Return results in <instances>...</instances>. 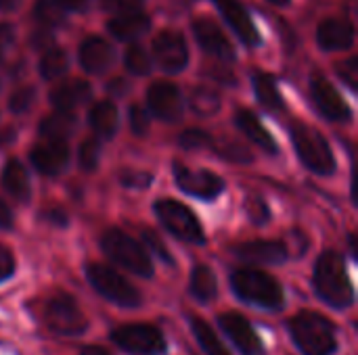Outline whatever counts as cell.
<instances>
[{
	"label": "cell",
	"instance_id": "1",
	"mask_svg": "<svg viewBox=\"0 0 358 355\" xmlns=\"http://www.w3.org/2000/svg\"><path fill=\"white\" fill-rule=\"evenodd\" d=\"M315 291L336 310H346L355 303V287L348 276L344 257L338 251H323L315 264Z\"/></svg>",
	"mask_w": 358,
	"mask_h": 355
},
{
	"label": "cell",
	"instance_id": "2",
	"mask_svg": "<svg viewBox=\"0 0 358 355\" xmlns=\"http://www.w3.org/2000/svg\"><path fill=\"white\" fill-rule=\"evenodd\" d=\"M296 347L304 355H334L338 352L336 324L323 314L302 310L287 322Z\"/></svg>",
	"mask_w": 358,
	"mask_h": 355
},
{
	"label": "cell",
	"instance_id": "3",
	"mask_svg": "<svg viewBox=\"0 0 358 355\" xmlns=\"http://www.w3.org/2000/svg\"><path fill=\"white\" fill-rule=\"evenodd\" d=\"M231 287L235 295L256 308L279 312L285 305V293L277 278L256 268H239L231 276Z\"/></svg>",
	"mask_w": 358,
	"mask_h": 355
},
{
	"label": "cell",
	"instance_id": "4",
	"mask_svg": "<svg viewBox=\"0 0 358 355\" xmlns=\"http://www.w3.org/2000/svg\"><path fill=\"white\" fill-rule=\"evenodd\" d=\"M101 249L111 262H115L124 270H128L141 278L153 276V262H151L149 253L145 251V247L138 241H134L124 230L109 228L107 232H103Z\"/></svg>",
	"mask_w": 358,
	"mask_h": 355
},
{
	"label": "cell",
	"instance_id": "5",
	"mask_svg": "<svg viewBox=\"0 0 358 355\" xmlns=\"http://www.w3.org/2000/svg\"><path fill=\"white\" fill-rule=\"evenodd\" d=\"M86 278H88L90 287L103 299H107L120 308L134 310L143 303L141 291L130 280H126L120 272H115L113 268H109L105 264H88Z\"/></svg>",
	"mask_w": 358,
	"mask_h": 355
},
{
	"label": "cell",
	"instance_id": "6",
	"mask_svg": "<svg viewBox=\"0 0 358 355\" xmlns=\"http://www.w3.org/2000/svg\"><path fill=\"white\" fill-rule=\"evenodd\" d=\"M292 140H294V146H296L300 161L310 172H315L319 176H329L336 172L334 151L319 130H315L306 123H294Z\"/></svg>",
	"mask_w": 358,
	"mask_h": 355
},
{
	"label": "cell",
	"instance_id": "7",
	"mask_svg": "<svg viewBox=\"0 0 358 355\" xmlns=\"http://www.w3.org/2000/svg\"><path fill=\"white\" fill-rule=\"evenodd\" d=\"M153 211L157 216V220L164 224V228L174 234L178 241L189 243V245H203L206 243V234L203 228L197 220V216L180 201L174 199H162L155 201Z\"/></svg>",
	"mask_w": 358,
	"mask_h": 355
},
{
	"label": "cell",
	"instance_id": "8",
	"mask_svg": "<svg viewBox=\"0 0 358 355\" xmlns=\"http://www.w3.org/2000/svg\"><path fill=\"white\" fill-rule=\"evenodd\" d=\"M44 322L52 333L61 337H78L88 328V320L78 301L63 291L48 297L44 305Z\"/></svg>",
	"mask_w": 358,
	"mask_h": 355
},
{
	"label": "cell",
	"instance_id": "9",
	"mask_svg": "<svg viewBox=\"0 0 358 355\" xmlns=\"http://www.w3.org/2000/svg\"><path fill=\"white\" fill-rule=\"evenodd\" d=\"M111 341L130 355H162L168 349L164 333L147 322L122 324L111 333Z\"/></svg>",
	"mask_w": 358,
	"mask_h": 355
},
{
	"label": "cell",
	"instance_id": "10",
	"mask_svg": "<svg viewBox=\"0 0 358 355\" xmlns=\"http://www.w3.org/2000/svg\"><path fill=\"white\" fill-rule=\"evenodd\" d=\"M172 172H174V180H176L178 188L191 197L212 201V199L220 197L224 190V182L208 169H191L176 161Z\"/></svg>",
	"mask_w": 358,
	"mask_h": 355
},
{
	"label": "cell",
	"instance_id": "11",
	"mask_svg": "<svg viewBox=\"0 0 358 355\" xmlns=\"http://www.w3.org/2000/svg\"><path fill=\"white\" fill-rule=\"evenodd\" d=\"M153 59L166 73H180L189 65V48L178 31L166 29L153 38Z\"/></svg>",
	"mask_w": 358,
	"mask_h": 355
},
{
	"label": "cell",
	"instance_id": "12",
	"mask_svg": "<svg viewBox=\"0 0 358 355\" xmlns=\"http://www.w3.org/2000/svg\"><path fill=\"white\" fill-rule=\"evenodd\" d=\"M218 324L241 355H264V343L248 318L235 312H227L218 316Z\"/></svg>",
	"mask_w": 358,
	"mask_h": 355
},
{
	"label": "cell",
	"instance_id": "13",
	"mask_svg": "<svg viewBox=\"0 0 358 355\" xmlns=\"http://www.w3.org/2000/svg\"><path fill=\"white\" fill-rule=\"evenodd\" d=\"M310 96H313V103L319 109V113L323 117H327L329 121H348L350 119L352 111H350L348 103L344 100V96L336 90V86L329 80L315 75L310 80Z\"/></svg>",
	"mask_w": 358,
	"mask_h": 355
},
{
	"label": "cell",
	"instance_id": "14",
	"mask_svg": "<svg viewBox=\"0 0 358 355\" xmlns=\"http://www.w3.org/2000/svg\"><path fill=\"white\" fill-rule=\"evenodd\" d=\"M191 27H193V36H195L197 44L208 54H212L220 61H233L235 59V48H233L231 40L224 36V31L218 27V23L201 17V19H195Z\"/></svg>",
	"mask_w": 358,
	"mask_h": 355
},
{
	"label": "cell",
	"instance_id": "15",
	"mask_svg": "<svg viewBox=\"0 0 358 355\" xmlns=\"http://www.w3.org/2000/svg\"><path fill=\"white\" fill-rule=\"evenodd\" d=\"M147 103L153 115L164 121H176L182 113V96L172 82H155L149 86Z\"/></svg>",
	"mask_w": 358,
	"mask_h": 355
},
{
	"label": "cell",
	"instance_id": "16",
	"mask_svg": "<svg viewBox=\"0 0 358 355\" xmlns=\"http://www.w3.org/2000/svg\"><path fill=\"white\" fill-rule=\"evenodd\" d=\"M212 2L216 4V8L224 17V21L231 25V29L239 36V40L243 44L258 46L262 42L254 19L250 17V13L243 8V4L239 0H212Z\"/></svg>",
	"mask_w": 358,
	"mask_h": 355
},
{
	"label": "cell",
	"instance_id": "17",
	"mask_svg": "<svg viewBox=\"0 0 358 355\" xmlns=\"http://www.w3.org/2000/svg\"><path fill=\"white\" fill-rule=\"evenodd\" d=\"M29 159L42 176H57L69 163V146L65 140L46 138L44 142H40L31 149Z\"/></svg>",
	"mask_w": 358,
	"mask_h": 355
},
{
	"label": "cell",
	"instance_id": "18",
	"mask_svg": "<svg viewBox=\"0 0 358 355\" xmlns=\"http://www.w3.org/2000/svg\"><path fill=\"white\" fill-rule=\"evenodd\" d=\"M233 253L248 264L279 266L289 257V249L279 241H250L233 247Z\"/></svg>",
	"mask_w": 358,
	"mask_h": 355
},
{
	"label": "cell",
	"instance_id": "19",
	"mask_svg": "<svg viewBox=\"0 0 358 355\" xmlns=\"http://www.w3.org/2000/svg\"><path fill=\"white\" fill-rule=\"evenodd\" d=\"M317 42L323 50H346L355 44V25L346 19H325L317 29Z\"/></svg>",
	"mask_w": 358,
	"mask_h": 355
},
{
	"label": "cell",
	"instance_id": "20",
	"mask_svg": "<svg viewBox=\"0 0 358 355\" xmlns=\"http://www.w3.org/2000/svg\"><path fill=\"white\" fill-rule=\"evenodd\" d=\"M151 21L149 15L143 13L141 8H130V10H120L113 19L107 23V31L115 40H134L143 36L149 29Z\"/></svg>",
	"mask_w": 358,
	"mask_h": 355
},
{
	"label": "cell",
	"instance_id": "21",
	"mask_svg": "<svg viewBox=\"0 0 358 355\" xmlns=\"http://www.w3.org/2000/svg\"><path fill=\"white\" fill-rule=\"evenodd\" d=\"M80 63L88 73H103L113 63V48L107 40L90 36L80 46Z\"/></svg>",
	"mask_w": 358,
	"mask_h": 355
},
{
	"label": "cell",
	"instance_id": "22",
	"mask_svg": "<svg viewBox=\"0 0 358 355\" xmlns=\"http://www.w3.org/2000/svg\"><path fill=\"white\" fill-rule=\"evenodd\" d=\"M90 96H92V88L84 80H73V82L59 84L48 94V98H50V103H52V107L57 111H73L76 107L90 100Z\"/></svg>",
	"mask_w": 358,
	"mask_h": 355
},
{
	"label": "cell",
	"instance_id": "23",
	"mask_svg": "<svg viewBox=\"0 0 358 355\" xmlns=\"http://www.w3.org/2000/svg\"><path fill=\"white\" fill-rule=\"evenodd\" d=\"M235 123H237V128L252 140V142H256L262 151H266V153H277V142H275V138L271 136V132L262 126V121L258 119V115L256 113H252L250 109H239L237 113H235Z\"/></svg>",
	"mask_w": 358,
	"mask_h": 355
},
{
	"label": "cell",
	"instance_id": "24",
	"mask_svg": "<svg viewBox=\"0 0 358 355\" xmlns=\"http://www.w3.org/2000/svg\"><path fill=\"white\" fill-rule=\"evenodd\" d=\"M117 121H120L117 107L111 100H99L88 111V123L96 136L111 138L117 130Z\"/></svg>",
	"mask_w": 358,
	"mask_h": 355
},
{
	"label": "cell",
	"instance_id": "25",
	"mask_svg": "<svg viewBox=\"0 0 358 355\" xmlns=\"http://www.w3.org/2000/svg\"><path fill=\"white\" fill-rule=\"evenodd\" d=\"M189 293L199 303H210V301L216 299V295H218V280H216V274L212 272V268H208L203 264H197L191 270Z\"/></svg>",
	"mask_w": 358,
	"mask_h": 355
},
{
	"label": "cell",
	"instance_id": "26",
	"mask_svg": "<svg viewBox=\"0 0 358 355\" xmlns=\"http://www.w3.org/2000/svg\"><path fill=\"white\" fill-rule=\"evenodd\" d=\"M2 186L17 201L29 199V176L19 159H8L2 169Z\"/></svg>",
	"mask_w": 358,
	"mask_h": 355
},
{
	"label": "cell",
	"instance_id": "27",
	"mask_svg": "<svg viewBox=\"0 0 358 355\" xmlns=\"http://www.w3.org/2000/svg\"><path fill=\"white\" fill-rule=\"evenodd\" d=\"M78 121L71 111H57L48 117H44L38 126V134L50 140H65L73 130Z\"/></svg>",
	"mask_w": 358,
	"mask_h": 355
},
{
	"label": "cell",
	"instance_id": "28",
	"mask_svg": "<svg viewBox=\"0 0 358 355\" xmlns=\"http://www.w3.org/2000/svg\"><path fill=\"white\" fill-rule=\"evenodd\" d=\"M254 92L258 96V100L268 109V111H285V100L279 92V86L275 82L273 75L258 71L254 73Z\"/></svg>",
	"mask_w": 358,
	"mask_h": 355
},
{
	"label": "cell",
	"instance_id": "29",
	"mask_svg": "<svg viewBox=\"0 0 358 355\" xmlns=\"http://www.w3.org/2000/svg\"><path fill=\"white\" fill-rule=\"evenodd\" d=\"M189 324H191V333L195 335L201 352L206 355H231L229 349L224 347V343L218 339V335L214 333V328L199 316H191L189 318Z\"/></svg>",
	"mask_w": 358,
	"mask_h": 355
},
{
	"label": "cell",
	"instance_id": "30",
	"mask_svg": "<svg viewBox=\"0 0 358 355\" xmlns=\"http://www.w3.org/2000/svg\"><path fill=\"white\" fill-rule=\"evenodd\" d=\"M189 105H191V109L197 115L208 117V115H214L220 109V94L214 88H210V86H197L191 92Z\"/></svg>",
	"mask_w": 358,
	"mask_h": 355
},
{
	"label": "cell",
	"instance_id": "31",
	"mask_svg": "<svg viewBox=\"0 0 358 355\" xmlns=\"http://www.w3.org/2000/svg\"><path fill=\"white\" fill-rule=\"evenodd\" d=\"M67 54L63 48H50L42 54L40 63H38V71L44 80H57L59 75H63L67 71Z\"/></svg>",
	"mask_w": 358,
	"mask_h": 355
},
{
	"label": "cell",
	"instance_id": "32",
	"mask_svg": "<svg viewBox=\"0 0 358 355\" xmlns=\"http://www.w3.org/2000/svg\"><path fill=\"white\" fill-rule=\"evenodd\" d=\"M124 65L130 73L134 75H147L151 71V59H149V52L138 46V44H132L126 48L124 52Z\"/></svg>",
	"mask_w": 358,
	"mask_h": 355
},
{
	"label": "cell",
	"instance_id": "33",
	"mask_svg": "<svg viewBox=\"0 0 358 355\" xmlns=\"http://www.w3.org/2000/svg\"><path fill=\"white\" fill-rule=\"evenodd\" d=\"M99 157H101V144L94 138H86L80 144V151H78V161H80L82 169L84 172H94L96 165H99Z\"/></svg>",
	"mask_w": 358,
	"mask_h": 355
},
{
	"label": "cell",
	"instance_id": "34",
	"mask_svg": "<svg viewBox=\"0 0 358 355\" xmlns=\"http://www.w3.org/2000/svg\"><path fill=\"white\" fill-rule=\"evenodd\" d=\"M180 146L189 149V151H199V149H208L214 144L212 140V134L206 132V130H199V128H191V130H185L178 138Z\"/></svg>",
	"mask_w": 358,
	"mask_h": 355
},
{
	"label": "cell",
	"instance_id": "35",
	"mask_svg": "<svg viewBox=\"0 0 358 355\" xmlns=\"http://www.w3.org/2000/svg\"><path fill=\"white\" fill-rule=\"evenodd\" d=\"M34 100H36V90L31 86H21V88H17L10 94L8 109L13 113H25V111H29V107L34 105Z\"/></svg>",
	"mask_w": 358,
	"mask_h": 355
},
{
	"label": "cell",
	"instance_id": "36",
	"mask_svg": "<svg viewBox=\"0 0 358 355\" xmlns=\"http://www.w3.org/2000/svg\"><path fill=\"white\" fill-rule=\"evenodd\" d=\"M218 153L220 157H224L227 161H233V163H250L252 161V153L239 144V142H233V140H227L218 146Z\"/></svg>",
	"mask_w": 358,
	"mask_h": 355
},
{
	"label": "cell",
	"instance_id": "37",
	"mask_svg": "<svg viewBox=\"0 0 358 355\" xmlns=\"http://www.w3.org/2000/svg\"><path fill=\"white\" fill-rule=\"evenodd\" d=\"M245 213L254 224H266L271 220V209L260 197H248L245 199Z\"/></svg>",
	"mask_w": 358,
	"mask_h": 355
},
{
	"label": "cell",
	"instance_id": "38",
	"mask_svg": "<svg viewBox=\"0 0 358 355\" xmlns=\"http://www.w3.org/2000/svg\"><path fill=\"white\" fill-rule=\"evenodd\" d=\"M63 10L61 8H57L50 0H38L36 2V17H38V21H42V23H46V25H57V23H61L63 21Z\"/></svg>",
	"mask_w": 358,
	"mask_h": 355
},
{
	"label": "cell",
	"instance_id": "39",
	"mask_svg": "<svg viewBox=\"0 0 358 355\" xmlns=\"http://www.w3.org/2000/svg\"><path fill=\"white\" fill-rule=\"evenodd\" d=\"M338 75L340 80L350 88V90H357L358 88V59L357 56H350L348 61H344L340 67H338Z\"/></svg>",
	"mask_w": 358,
	"mask_h": 355
},
{
	"label": "cell",
	"instance_id": "40",
	"mask_svg": "<svg viewBox=\"0 0 358 355\" xmlns=\"http://www.w3.org/2000/svg\"><path fill=\"white\" fill-rule=\"evenodd\" d=\"M130 128L136 136H147L149 132V115L141 105L130 107Z\"/></svg>",
	"mask_w": 358,
	"mask_h": 355
},
{
	"label": "cell",
	"instance_id": "41",
	"mask_svg": "<svg viewBox=\"0 0 358 355\" xmlns=\"http://www.w3.org/2000/svg\"><path fill=\"white\" fill-rule=\"evenodd\" d=\"M143 239H145V243L159 255V259L164 262V264H168V266H172L174 264V259H172V255H170V251L166 249V245L162 243V239L153 232V230H149V228H143Z\"/></svg>",
	"mask_w": 358,
	"mask_h": 355
},
{
	"label": "cell",
	"instance_id": "42",
	"mask_svg": "<svg viewBox=\"0 0 358 355\" xmlns=\"http://www.w3.org/2000/svg\"><path fill=\"white\" fill-rule=\"evenodd\" d=\"M15 274V257L6 245H0V282H6Z\"/></svg>",
	"mask_w": 358,
	"mask_h": 355
},
{
	"label": "cell",
	"instance_id": "43",
	"mask_svg": "<svg viewBox=\"0 0 358 355\" xmlns=\"http://www.w3.org/2000/svg\"><path fill=\"white\" fill-rule=\"evenodd\" d=\"M122 184L128 188H147L151 184V174H147V172H124Z\"/></svg>",
	"mask_w": 358,
	"mask_h": 355
},
{
	"label": "cell",
	"instance_id": "44",
	"mask_svg": "<svg viewBox=\"0 0 358 355\" xmlns=\"http://www.w3.org/2000/svg\"><path fill=\"white\" fill-rule=\"evenodd\" d=\"M13 40H15V29L8 23H0V61L4 59V54L10 48Z\"/></svg>",
	"mask_w": 358,
	"mask_h": 355
},
{
	"label": "cell",
	"instance_id": "45",
	"mask_svg": "<svg viewBox=\"0 0 358 355\" xmlns=\"http://www.w3.org/2000/svg\"><path fill=\"white\" fill-rule=\"evenodd\" d=\"M44 220H48L52 226H67V222H69V218H67V213L63 211V209H59V207H52V209H48L46 213H44Z\"/></svg>",
	"mask_w": 358,
	"mask_h": 355
},
{
	"label": "cell",
	"instance_id": "46",
	"mask_svg": "<svg viewBox=\"0 0 358 355\" xmlns=\"http://www.w3.org/2000/svg\"><path fill=\"white\" fill-rule=\"evenodd\" d=\"M143 0H105V6L120 10H130V8H138Z\"/></svg>",
	"mask_w": 358,
	"mask_h": 355
},
{
	"label": "cell",
	"instance_id": "47",
	"mask_svg": "<svg viewBox=\"0 0 358 355\" xmlns=\"http://www.w3.org/2000/svg\"><path fill=\"white\" fill-rule=\"evenodd\" d=\"M10 228H13V211L0 199V230H10Z\"/></svg>",
	"mask_w": 358,
	"mask_h": 355
},
{
	"label": "cell",
	"instance_id": "48",
	"mask_svg": "<svg viewBox=\"0 0 358 355\" xmlns=\"http://www.w3.org/2000/svg\"><path fill=\"white\" fill-rule=\"evenodd\" d=\"M50 2L57 8H61L63 13H67V10H80V8H84L88 0H50Z\"/></svg>",
	"mask_w": 358,
	"mask_h": 355
},
{
	"label": "cell",
	"instance_id": "49",
	"mask_svg": "<svg viewBox=\"0 0 358 355\" xmlns=\"http://www.w3.org/2000/svg\"><path fill=\"white\" fill-rule=\"evenodd\" d=\"M107 90H109L111 94H115V96H122V94H126V92H128V82H124V80L115 77V80H111V82L107 84Z\"/></svg>",
	"mask_w": 358,
	"mask_h": 355
},
{
	"label": "cell",
	"instance_id": "50",
	"mask_svg": "<svg viewBox=\"0 0 358 355\" xmlns=\"http://www.w3.org/2000/svg\"><path fill=\"white\" fill-rule=\"evenodd\" d=\"M80 355H113L111 352H107L105 347H101V345H86Z\"/></svg>",
	"mask_w": 358,
	"mask_h": 355
},
{
	"label": "cell",
	"instance_id": "51",
	"mask_svg": "<svg viewBox=\"0 0 358 355\" xmlns=\"http://www.w3.org/2000/svg\"><path fill=\"white\" fill-rule=\"evenodd\" d=\"M19 2L21 0H0V10L2 13H10V10H15L19 6Z\"/></svg>",
	"mask_w": 358,
	"mask_h": 355
},
{
	"label": "cell",
	"instance_id": "52",
	"mask_svg": "<svg viewBox=\"0 0 358 355\" xmlns=\"http://www.w3.org/2000/svg\"><path fill=\"white\" fill-rule=\"evenodd\" d=\"M350 253L357 257L358 251H357V236H355V234H350Z\"/></svg>",
	"mask_w": 358,
	"mask_h": 355
},
{
	"label": "cell",
	"instance_id": "53",
	"mask_svg": "<svg viewBox=\"0 0 358 355\" xmlns=\"http://www.w3.org/2000/svg\"><path fill=\"white\" fill-rule=\"evenodd\" d=\"M271 4H279V6H285V4H289V0H268Z\"/></svg>",
	"mask_w": 358,
	"mask_h": 355
},
{
	"label": "cell",
	"instance_id": "54",
	"mask_svg": "<svg viewBox=\"0 0 358 355\" xmlns=\"http://www.w3.org/2000/svg\"><path fill=\"white\" fill-rule=\"evenodd\" d=\"M103 2H105V0H103Z\"/></svg>",
	"mask_w": 358,
	"mask_h": 355
}]
</instances>
